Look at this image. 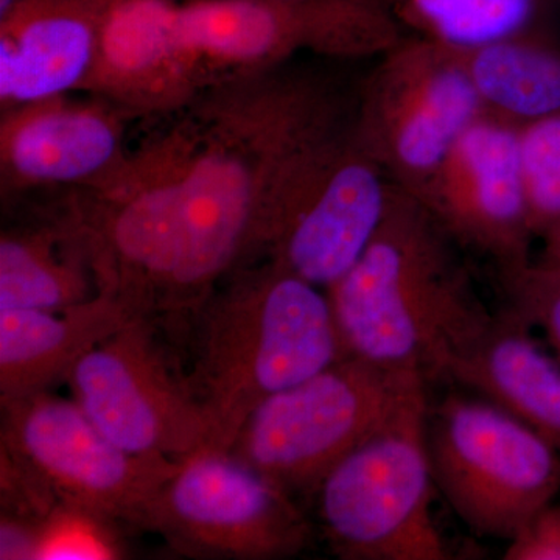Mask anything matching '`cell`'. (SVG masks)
Listing matches in <instances>:
<instances>
[{"label": "cell", "mask_w": 560, "mask_h": 560, "mask_svg": "<svg viewBox=\"0 0 560 560\" xmlns=\"http://www.w3.org/2000/svg\"><path fill=\"white\" fill-rule=\"evenodd\" d=\"M357 84L293 61L221 80L135 153L142 186L125 215L132 264L158 318L178 319L264 260L280 212L349 127Z\"/></svg>", "instance_id": "6da1fadb"}, {"label": "cell", "mask_w": 560, "mask_h": 560, "mask_svg": "<svg viewBox=\"0 0 560 560\" xmlns=\"http://www.w3.org/2000/svg\"><path fill=\"white\" fill-rule=\"evenodd\" d=\"M101 293L97 249L73 190L0 235V308L66 311Z\"/></svg>", "instance_id": "2e32d148"}, {"label": "cell", "mask_w": 560, "mask_h": 560, "mask_svg": "<svg viewBox=\"0 0 560 560\" xmlns=\"http://www.w3.org/2000/svg\"><path fill=\"white\" fill-rule=\"evenodd\" d=\"M512 308L489 323L445 364L444 378L466 386L536 430L560 452V361Z\"/></svg>", "instance_id": "ac0fdd59"}, {"label": "cell", "mask_w": 560, "mask_h": 560, "mask_svg": "<svg viewBox=\"0 0 560 560\" xmlns=\"http://www.w3.org/2000/svg\"><path fill=\"white\" fill-rule=\"evenodd\" d=\"M434 485L467 528L511 541L560 493V452L485 399L448 396L429 410Z\"/></svg>", "instance_id": "52a82bcc"}, {"label": "cell", "mask_w": 560, "mask_h": 560, "mask_svg": "<svg viewBox=\"0 0 560 560\" xmlns=\"http://www.w3.org/2000/svg\"><path fill=\"white\" fill-rule=\"evenodd\" d=\"M459 248L521 267L536 241L523 189L518 128L485 114L460 136L422 189L411 194Z\"/></svg>", "instance_id": "4fadbf2b"}, {"label": "cell", "mask_w": 560, "mask_h": 560, "mask_svg": "<svg viewBox=\"0 0 560 560\" xmlns=\"http://www.w3.org/2000/svg\"><path fill=\"white\" fill-rule=\"evenodd\" d=\"M427 385L418 372L345 357L261 401L228 453L291 499L315 497L327 475Z\"/></svg>", "instance_id": "5b68a950"}, {"label": "cell", "mask_w": 560, "mask_h": 560, "mask_svg": "<svg viewBox=\"0 0 560 560\" xmlns=\"http://www.w3.org/2000/svg\"><path fill=\"white\" fill-rule=\"evenodd\" d=\"M171 0H116L83 91L135 116L173 113L195 97L180 68Z\"/></svg>", "instance_id": "e0dca14e"}, {"label": "cell", "mask_w": 560, "mask_h": 560, "mask_svg": "<svg viewBox=\"0 0 560 560\" xmlns=\"http://www.w3.org/2000/svg\"><path fill=\"white\" fill-rule=\"evenodd\" d=\"M404 33L456 54L550 32L548 0H383Z\"/></svg>", "instance_id": "44dd1931"}, {"label": "cell", "mask_w": 560, "mask_h": 560, "mask_svg": "<svg viewBox=\"0 0 560 560\" xmlns=\"http://www.w3.org/2000/svg\"><path fill=\"white\" fill-rule=\"evenodd\" d=\"M114 2L16 0L0 18L2 108L83 91Z\"/></svg>", "instance_id": "9a60e30c"}, {"label": "cell", "mask_w": 560, "mask_h": 560, "mask_svg": "<svg viewBox=\"0 0 560 560\" xmlns=\"http://www.w3.org/2000/svg\"><path fill=\"white\" fill-rule=\"evenodd\" d=\"M160 319L136 318L81 357L68 383L88 418L125 451L184 460L212 448V425Z\"/></svg>", "instance_id": "9c48e42d"}, {"label": "cell", "mask_w": 560, "mask_h": 560, "mask_svg": "<svg viewBox=\"0 0 560 560\" xmlns=\"http://www.w3.org/2000/svg\"><path fill=\"white\" fill-rule=\"evenodd\" d=\"M124 552L117 523L61 503L44 523L38 559H119Z\"/></svg>", "instance_id": "cb8c5ba5"}, {"label": "cell", "mask_w": 560, "mask_h": 560, "mask_svg": "<svg viewBox=\"0 0 560 560\" xmlns=\"http://www.w3.org/2000/svg\"><path fill=\"white\" fill-rule=\"evenodd\" d=\"M131 114L105 98L68 95L3 109L2 195L32 190H95L128 160L125 121Z\"/></svg>", "instance_id": "5bb4252c"}, {"label": "cell", "mask_w": 560, "mask_h": 560, "mask_svg": "<svg viewBox=\"0 0 560 560\" xmlns=\"http://www.w3.org/2000/svg\"><path fill=\"white\" fill-rule=\"evenodd\" d=\"M16 0H0V18L5 16L9 13L11 7L14 5Z\"/></svg>", "instance_id": "484cf974"}, {"label": "cell", "mask_w": 560, "mask_h": 560, "mask_svg": "<svg viewBox=\"0 0 560 560\" xmlns=\"http://www.w3.org/2000/svg\"><path fill=\"white\" fill-rule=\"evenodd\" d=\"M143 530L191 559H287L312 540L296 500L213 448L183 460L151 503Z\"/></svg>", "instance_id": "8fae6325"}, {"label": "cell", "mask_w": 560, "mask_h": 560, "mask_svg": "<svg viewBox=\"0 0 560 560\" xmlns=\"http://www.w3.org/2000/svg\"><path fill=\"white\" fill-rule=\"evenodd\" d=\"M179 319L213 451H230L261 401L348 357L327 291L271 260L234 272Z\"/></svg>", "instance_id": "3957f363"}, {"label": "cell", "mask_w": 560, "mask_h": 560, "mask_svg": "<svg viewBox=\"0 0 560 560\" xmlns=\"http://www.w3.org/2000/svg\"><path fill=\"white\" fill-rule=\"evenodd\" d=\"M547 257H551V259L560 261V254H558V256H547Z\"/></svg>", "instance_id": "4316f807"}, {"label": "cell", "mask_w": 560, "mask_h": 560, "mask_svg": "<svg viewBox=\"0 0 560 560\" xmlns=\"http://www.w3.org/2000/svg\"><path fill=\"white\" fill-rule=\"evenodd\" d=\"M396 187L357 138L352 119L291 195L264 260L329 289L377 234Z\"/></svg>", "instance_id": "7c38bea8"}, {"label": "cell", "mask_w": 560, "mask_h": 560, "mask_svg": "<svg viewBox=\"0 0 560 560\" xmlns=\"http://www.w3.org/2000/svg\"><path fill=\"white\" fill-rule=\"evenodd\" d=\"M459 55L489 116L517 128L560 116V40L551 32Z\"/></svg>", "instance_id": "ffe728a7"}, {"label": "cell", "mask_w": 560, "mask_h": 560, "mask_svg": "<svg viewBox=\"0 0 560 560\" xmlns=\"http://www.w3.org/2000/svg\"><path fill=\"white\" fill-rule=\"evenodd\" d=\"M499 275L508 307L544 330L560 361V261L544 256Z\"/></svg>", "instance_id": "603a6c76"}, {"label": "cell", "mask_w": 560, "mask_h": 560, "mask_svg": "<svg viewBox=\"0 0 560 560\" xmlns=\"http://www.w3.org/2000/svg\"><path fill=\"white\" fill-rule=\"evenodd\" d=\"M523 189L534 237L560 254V116L518 128Z\"/></svg>", "instance_id": "7402d4cb"}, {"label": "cell", "mask_w": 560, "mask_h": 560, "mask_svg": "<svg viewBox=\"0 0 560 560\" xmlns=\"http://www.w3.org/2000/svg\"><path fill=\"white\" fill-rule=\"evenodd\" d=\"M132 319L130 308L105 291L66 311L0 308V400L68 381L84 353Z\"/></svg>", "instance_id": "d6986e66"}, {"label": "cell", "mask_w": 560, "mask_h": 560, "mask_svg": "<svg viewBox=\"0 0 560 560\" xmlns=\"http://www.w3.org/2000/svg\"><path fill=\"white\" fill-rule=\"evenodd\" d=\"M485 114L460 55L405 33L357 84L353 130L393 183L416 194Z\"/></svg>", "instance_id": "ba28073f"}, {"label": "cell", "mask_w": 560, "mask_h": 560, "mask_svg": "<svg viewBox=\"0 0 560 560\" xmlns=\"http://www.w3.org/2000/svg\"><path fill=\"white\" fill-rule=\"evenodd\" d=\"M0 404V448L25 464L62 504L145 529L151 503L183 460L125 451L75 400L49 390Z\"/></svg>", "instance_id": "30bf717a"}, {"label": "cell", "mask_w": 560, "mask_h": 560, "mask_svg": "<svg viewBox=\"0 0 560 560\" xmlns=\"http://www.w3.org/2000/svg\"><path fill=\"white\" fill-rule=\"evenodd\" d=\"M173 43L197 92L296 61L377 58L405 35L383 0H194L175 5Z\"/></svg>", "instance_id": "277c9868"}, {"label": "cell", "mask_w": 560, "mask_h": 560, "mask_svg": "<svg viewBox=\"0 0 560 560\" xmlns=\"http://www.w3.org/2000/svg\"><path fill=\"white\" fill-rule=\"evenodd\" d=\"M429 410L427 394L408 401L319 486L324 536L338 558L451 559L433 515Z\"/></svg>", "instance_id": "8992f818"}, {"label": "cell", "mask_w": 560, "mask_h": 560, "mask_svg": "<svg viewBox=\"0 0 560 560\" xmlns=\"http://www.w3.org/2000/svg\"><path fill=\"white\" fill-rule=\"evenodd\" d=\"M438 221L396 187L368 248L327 289L349 357L444 378L453 353L489 323L467 268Z\"/></svg>", "instance_id": "7a4b0ae2"}, {"label": "cell", "mask_w": 560, "mask_h": 560, "mask_svg": "<svg viewBox=\"0 0 560 560\" xmlns=\"http://www.w3.org/2000/svg\"><path fill=\"white\" fill-rule=\"evenodd\" d=\"M508 544V560H560V506L545 508Z\"/></svg>", "instance_id": "d4e9b609"}]
</instances>
